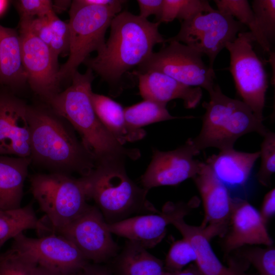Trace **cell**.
<instances>
[{"instance_id":"30bf717a","label":"cell","mask_w":275,"mask_h":275,"mask_svg":"<svg viewBox=\"0 0 275 275\" xmlns=\"http://www.w3.org/2000/svg\"><path fill=\"white\" fill-rule=\"evenodd\" d=\"M245 30L233 17L214 9L181 22L178 33L168 40L183 43L206 55L209 66L213 68L217 56L227 44L234 41Z\"/></svg>"},{"instance_id":"ee69618b","label":"cell","mask_w":275,"mask_h":275,"mask_svg":"<svg viewBox=\"0 0 275 275\" xmlns=\"http://www.w3.org/2000/svg\"><path fill=\"white\" fill-rule=\"evenodd\" d=\"M34 275H67L40 265L38 266ZM71 275V274H70Z\"/></svg>"},{"instance_id":"d4e9b609","label":"cell","mask_w":275,"mask_h":275,"mask_svg":"<svg viewBox=\"0 0 275 275\" xmlns=\"http://www.w3.org/2000/svg\"><path fill=\"white\" fill-rule=\"evenodd\" d=\"M116 257L115 268L118 275H165L167 272L162 261L128 240Z\"/></svg>"},{"instance_id":"3957f363","label":"cell","mask_w":275,"mask_h":275,"mask_svg":"<svg viewBox=\"0 0 275 275\" xmlns=\"http://www.w3.org/2000/svg\"><path fill=\"white\" fill-rule=\"evenodd\" d=\"M94 78L88 68L84 73L76 71L71 84L46 101L56 113L65 119L80 136V140L99 163L136 160L141 156L136 148H128L119 143L103 125L93 106L90 94Z\"/></svg>"},{"instance_id":"4dcf8cb0","label":"cell","mask_w":275,"mask_h":275,"mask_svg":"<svg viewBox=\"0 0 275 275\" xmlns=\"http://www.w3.org/2000/svg\"><path fill=\"white\" fill-rule=\"evenodd\" d=\"M237 257L253 265L259 275H275V249L273 245L266 248L243 249L239 250Z\"/></svg>"},{"instance_id":"1f68e13d","label":"cell","mask_w":275,"mask_h":275,"mask_svg":"<svg viewBox=\"0 0 275 275\" xmlns=\"http://www.w3.org/2000/svg\"><path fill=\"white\" fill-rule=\"evenodd\" d=\"M196 255L190 242L185 238L173 242L168 251L164 262L166 271H179L195 262Z\"/></svg>"},{"instance_id":"f35d334b","label":"cell","mask_w":275,"mask_h":275,"mask_svg":"<svg viewBox=\"0 0 275 275\" xmlns=\"http://www.w3.org/2000/svg\"><path fill=\"white\" fill-rule=\"evenodd\" d=\"M259 212L266 224L270 218L274 216L275 213L274 188H272L265 195Z\"/></svg>"},{"instance_id":"8d00e7d4","label":"cell","mask_w":275,"mask_h":275,"mask_svg":"<svg viewBox=\"0 0 275 275\" xmlns=\"http://www.w3.org/2000/svg\"><path fill=\"white\" fill-rule=\"evenodd\" d=\"M20 21L25 22L32 33L49 46L52 38V32L47 16Z\"/></svg>"},{"instance_id":"836d02e7","label":"cell","mask_w":275,"mask_h":275,"mask_svg":"<svg viewBox=\"0 0 275 275\" xmlns=\"http://www.w3.org/2000/svg\"><path fill=\"white\" fill-rule=\"evenodd\" d=\"M251 8L261 32L271 45L275 38V1L254 0Z\"/></svg>"},{"instance_id":"6da1fadb","label":"cell","mask_w":275,"mask_h":275,"mask_svg":"<svg viewBox=\"0 0 275 275\" xmlns=\"http://www.w3.org/2000/svg\"><path fill=\"white\" fill-rule=\"evenodd\" d=\"M160 23L127 11L120 12L113 19L109 37L97 55L84 62L108 83L113 96L122 92L124 74L149 58L156 44L165 43L159 32Z\"/></svg>"},{"instance_id":"ac0fdd59","label":"cell","mask_w":275,"mask_h":275,"mask_svg":"<svg viewBox=\"0 0 275 275\" xmlns=\"http://www.w3.org/2000/svg\"><path fill=\"white\" fill-rule=\"evenodd\" d=\"M225 256L245 245H273L266 223L259 211L246 200L233 198L229 225L223 236Z\"/></svg>"},{"instance_id":"bcb514c9","label":"cell","mask_w":275,"mask_h":275,"mask_svg":"<svg viewBox=\"0 0 275 275\" xmlns=\"http://www.w3.org/2000/svg\"><path fill=\"white\" fill-rule=\"evenodd\" d=\"M71 275H84L83 269Z\"/></svg>"},{"instance_id":"e575fe53","label":"cell","mask_w":275,"mask_h":275,"mask_svg":"<svg viewBox=\"0 0 275 275\" xmlns=\"http://www.w3.org/2000/svg\"><path fill=\"white\" fill-rule=\"evenodd\" d=\"M52 38L49 46L53 54L58 58L68 56L70 46V33L68 22L62 20L53 11L47 15Z\"/></svg>"},{"instance_id":"9c48e42d","label":"cell","mask_w":275,"mask_h":275,"mask_svg":"<svg viewBox=\"0 0 275 275\" xmlns=\"http://www.w3.org/2000/svg\"><path fill=\"white\" fill-rule=\"evenodd\" d=\"M166 42L168 45L153 52L133 72H159L184 85L202 88L210 93L215 85V74L213 68L203 62V54L176 41L167 39Z\"/></svg>"},{"instance_id":"e0dca14e","label":"cell","mask_w":275,"mask_h":275,"mask_svg":"<svg viewBox=\"0 0 275 275\" xmlns=\"http://www.w3.org/2000/svg\"><path fill=\"white\" fill-rule=\"evenodd\" d=\"M28 105L6 91H0V155L30 157Z\"/></svg>"},{"instance_id":"7c38bea8","label":"cell","mask_w":275,"mask_h":275,"mask_svg":"<svg viewBox=\"0 0 275 275\" xmlns=\"http://www.w3.org/2000/svg\"><path fill=\"white\" fill-rule=\"evenodd\" d=\"M56 233L72 242L89 262L100 264L118 255L119 246L96 206L89 205L79 216Z\"/></svg>"},{"instance_id":"5b68a950","label":"cell","mask_w":275,"mask_h":275,"mask_svg":"<svg viewBox=\"0 0 275 275\" xmlns=\"http://www.w3.org/2000/svg\"><path fill=\"white\" fill-rule=\"evenodd\" d=\"M209 94L210 101L202 104L206 111L201 129L187 140L199 153L210 147L220 151L233 149L243 135L255 132L263 136L268 131L245 103L224 94L218 85Z\"/></svg>"},{"instance_id":"44dd1931","label":"cell","mask_w":275,"mask_h":275,"mask_svg":"<svg viewBox=\"0 0 275 275\" xmlns=\"http://www.w3.org/2000/svg\"><path fill=\"white\" fill-rule=\"evenodd\" d=\"M259 156V151L245 152L233 148L220 151L209 157L206 163L231 193L245 188Z\"/></svg>"},{"instance_id":"74e56055","label":"cell","mask_w":275,"mask_h":275,"mask_svg":"<svg viewBox=\"0 0 275 275\" xmlns=\"http://www.w3.org/2000/svg\"><path fill=\"white\" fill-rule=\"evenodd\" d=\"M140 8L139 16L144 19L152 15H155L159 21L162 13L163 0H138Z\"/></svg>"},{"instance_id":"4fadbf2b","label":"cell","mask_w":275,"mask_h":275,"mask_svg":"<svg viewBox=\"0 0 275 275\" xmlns=\"http://www.w3.org/2000/svg\"><path fill=\"white\" fill-rule=\"evenodd\" d=\"M13 239L12 249L39 265L65 274L78 272L89 263L72 242L59 234L31 238L21 233Z\"/></svg>"},{"instance_id":"ab89813d","label":"cell","mask_w":275,"mask_h":275,"mask_svg":"<svg viewBox=\"0 0 275 275\" xmlns=\"http://www.w3.org/2000/svg\"><path fill=\"white\" fill-rule=\"evenodd\" d=\"M83 270L84 275H113L109 268L96 263H89Z\"/></svg>"},{"instance_id":"f1b7e54d","label":"cell","mask_w":275,"mask_h":275,"mask_svg":"<svg viewBox=\"0 0 275 275\" xmlns=\"http://www.w3.org/2000/svg\"><path fill=\"white\" fill-rule=\"evenodd\" d=\"M214 10L206 0H163L161 15L158 22L168 23L178 19L181 22Z\"/></svg>"},{"instance_id":"7a4b0ae2","label":"cell","mask_w":275,"mask_h":275,"mask_svg":"<svg viewBox=\"0 0 275 275\" xmlns=\"http://www.w3.org/2000/svg\"><path fill=\"white\" fill-rule=\"evenodd\" d=\"M27 116L31 163L49 173L80 177L95 168V159L65 119L49 106L28 105Z\"/></svg>"},{"instance_id":"60d3db41","label":"cell","mask_w":275,"mask_h":275,"mask_svg":"<svg viewBox=\"0 0 275 275\" xmlns=\"http://www.w3.org/2000/svg\"><path fill=\"white\" fill-rule=\"evenodd\" d=\"M165 275H200V272L195 264H190L187 267L182 270L175 272H166Z\"/></svg>"},{"instance_id":"4316f807","label":"cell","mask_w":275,"mask_h":275,"mask_svg":"<svg viewBox=\"0 0 275 275\" xmlns=\"http://www.w3.org/2000/svg\"><path fill=\"white\" fill-rule=\"evenodd\" d=\"M126 121L132 126L142 127L152 123L178 118H191L193 117H178L171 115L167 104L150 100L143 101L124 108Z\"/></svg>"},{"instance_id":"484cf974","label":"cell","mask_w":275,"mask_h":275,"mask_svg":"<svg viewBox=\"0 0 275 275\" xmlns=\"http://www.w3.org/2000/svg\"><path fill=\"white\" fill-rule=\"evenodd\" d=\"M28 229L52 233L38 218L32 204L13 209L0 208V249L8 240Z\"/></svg>"},{"instance_id":"52a82bcc","label":"cell","mask_w":275,"mask_h":275,"mask_svg":"<svg viewBox=\"0 0 275 275\" xmlns=\"http://www.w3.org/2000/svg\"><path fill=\"white\" fill-rule=\"evenodd\" d=\"M30 190L51 224L52 233L68 225L88 207L80 177L58 173H37L29 176Z\"/></svg>"},{"instance_id":"7402d4cb","label":"cell","mask_w":275,"mask_h":275,"mask_svg":"<svg viewBox=\"0 0 275 275\" xmlns=\"http://www.w3.org/2000/svg\"><path fill=\"white\" fill-rule=\"evenodd\" d=\"M91 100L98 117L111 134L121 145L143 139L146 132L126 121L122 106L111 98L92 91Z\"/></svg>"},{"instance_id":"f546056e","label":"cell","mask_w":275,"mask_h":275,"mask_svg":"<svg viewBox=\"0 0 275 275\" xmlns=\"http://www.w3.org/2000/svg\"><path fill=\"white\" fill-rule=\"evenodd\" d=\"M38 266L33 259L12 248L0 254V275H34Z\"/></svg>"},{"instance_id":"2e32d148","label":"cell","mask_w":275,"mask_h":275,"mask_svg":"<svg viewBox=\"0 0 275 275\" xmlns=\"http://www.w3.org/2000/svg\"><path fill=\"white\" fill-rule=\"evenodd\" d=\"M201 197L204 216L200 226L211 238L224 236L228 229L233 198L227 188L215 177L209 166L203 162L193 178Z\"/></svg>"},{"instance_id":"f6af8a7d","label":"cell","mask_w":275,"mask_h":275,"mask_svg":"<svg viewBox=\"0 0 275 275\" xmlns=\"http://www.w3.org/2000/svg\"><path fill=\"white\" fill-rule=\"evenodd\" d=\"M9 4V1L7 0H0V16L7 10Z\"/></svg>"},{"instance_id":"d590c367","label":"cell","mask_w":275,"mask_h":275,"mask_svg":"<svg viewBox=\"0 0 275 275\" xmlns=\"http://www.w3.org/2000/svg\"><path fill=\"white\" fill-rule=\"evenodd\" d=\"M20 20H30L46 16L53 11L52 1L49 0H20L15 2Z\"/></svg>"},{"instance_id":"ffe728a7","label":"cell","mask_w":275,"mask_h":275,"mask_svg":"<svg viewBox=\"0 0 275 275\" xmlns=\"http://www.w3.org/2000/svg\"><path fill=\"white\" fill-rule=\"evenodd\" d=\"M133 74L138 78L140 93L144 100L167 104L171 100L180 99L186 108L191 109L202 98L201 88L184 85L161 72L151 71Z\"/></svg>"},{"instance_id":"d6986e66","label":"cell","mask_w":275,"mask_h":275,"mask_svg":"<svg viewBox=\"0 0 275 275\" xmlns=\"http://www.w3.org/2000/svg\"><path fill=\"white\" fill-rule=\"evenodd\" d=\"M184 217L176 218L171 224L194 248L196 255L195 264L200 275H259L247 272L250 265L236 256L228 258V266L224 265L214 252L210 243L211 238L206 230L200 226L187 224Z\"/></svg>"},{"instance_id":"8fae6325","label":"cell","mask_w":275,"mask_h":275,"mask_svg":"<svg viewBox=\"0 0 275 275\" xmlns=\"http://www.w3.org/2000/svg\"><path fill=\"white\" fill-rule=\"evenodd\" d=\"M22 63L32 90L45 102L60 92L58 59L49 46L20 21Z\"/></svg>"},{"instance_id":"9a60e30c","label":"cell","mask_w":275,"mask_h":275,"mask_svg":"<svg viewBox=\"0 0 275 275\" xmlns=\"http://www.w3.org/2000/svg\"><path fill=\"white\" fill-rule=\"evenodd\" d=\"M199 153L187 141L173 150H153L152 159L141 178L142 187L149 190L161 186H175L193 178L202 162L196 159Z\"/></svg>"},{"instance_id":"d6a6232c","label":"cell","mask_w":275,"mask_h":275,"mask_svg":"<svg viewBox=\"0 0 275 275\" xmlns=\"http://www.w3.org/2000/svg\"><path fill=\"white\" fill-rule=\"evenodd\" d=\"M263 137L259 151L261 164L257 178L260 184L268 187L275 171V134L268 130Z\"/></svg>"},{"instance_id":"7bdbcfd3","label":"cell","mask_w":275,"mask_h":275,"mask_svg":"<svg viewBox=\"0 0 275 275\" xmlns=\"http://www.w3.org/2000/svg\"><path fill=\"white\" fill-rule=\"evenodd\" d=\"M81 1L88 5L106 6L117 4L120 0H81Z\"/></svg>"},{"instance_id":"b9f144b4","label":"cell","mask_w":275,"mask_h":275,"mask_svg":"<svg viewBox=\"0 0 275 275\" xmlns=\"http://www.w3.org/2000/svg\"><path fill=\"white\" fill-rule=\"evenodd\" d=\"M52 9L54 13L61 12L70 7L72 2L70 1H55L52 2Z\"/></svg>"},{"instance_id":"8992f818","label":"cell","mask_w":275,"mask_h":275,"mask_svg":"<svg viewBox=\"0 0 275 275\" xmlns=\"http://www.w3.org/2000/svg\"><path fill=\"white\" fill-rule=\"evenodd\" d=\"M125 2L120 0L117 4L106 6L88 5L81 0L72 2L68 21L69 52L67 61L60 67V81L71 79L89 54L103 47L106 30Z\"/></svg>"},{"instance_id":"277c9868","label":"cell","mask_w":275,"mask_h":275,"mask_svg":"<svg viewBox=\"0 0 275 275\" xmlns=\"http://www.w3.org/2000/svg\"><path fill=\"white\" fill-rule=\"evenodd\" d=\"M125 161L97 163L80 177L88 199H92L107 224L138 213L159 212L147 200L148 190L138 186L128 176Z\"/></svg>"},{"instance_id":"5bb4252c","label":"cell","mask_w":275,"mask_h":275,"mask_svg":"<svg viewBox=\"0 0 275 275\" xmlns=\"http://www.w3.org/2000/svg\"><path fill=\"white\" fill-rule=\"evenodd\" d=\"M195 199L188 203L167 202L161 211L131 216L122 221L108 224L112 234L126 238L146 249L159 244L165 237L167 226L179 217H185L195 208Z\"/></svg>"},{"instance_id":"cb8c5ba5","label":"cell","mask_w":275,"mask_h":275,"mask_svg":"<svg viewBox=\"0 0 275 275\" xmlns=\"http://www.w3.org/2000/svg\"><path fill=\"white\" fill-rule=\"evenodd\" d=\"M26 82L19 33L0 24V84L15 89Z\"/></svg>"},{"instance_id":"83f0119b","label":"cell","mask_w":275,"mask_h":275,"mask_svg":"<svg viewBox=\"0 0 275 275\" xmlns=\"http://www.w3.org/2000/svg\"><path fill=\"white\" fill-rule=\"evenodd\" d=\"M217 10L236 17L237 21L248 26L264 51L269 52L271 45L261 32L251 6L246 0H215Z\"/></svg>"},{"instance_id":"ba28073f","label":"cell","mask_w":275,"mask_h":275,"mask_svg":"<svg viewBox=\"0 0 275 275\" xmlns=\"http://www.w3.org/2000/svg\"><path fill=\"white\" fill-rule=\"evenodd\" d=\"M255 42L253 34L245 31L225 48L230 52L229 69L237 92L256 117L263 121L268 82L263 64L253 49Z\"/></svg>"},{"instance_id":"603a6c76","label":"cell","mask_w":275,"mask_h":275,"mask_svg":"<svg viewBox=\"0 0 275 275\" xmlns=\"http://www.w3.org/2000/svg\"><path fill=\"white\" fill-rule=\"evenodd\" d=\"M30 157L0 155V208L21 207Z\"/></svg>"}]
</instances>
